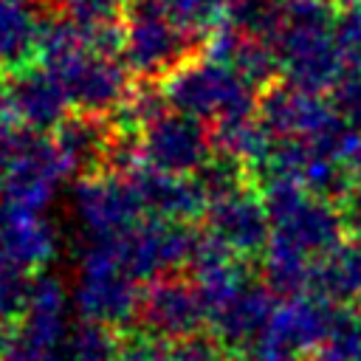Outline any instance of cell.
Returning a JSON list of instances; mask_svg holds the SVG:
<instances>
[{
  "label": "cell",
  "mask_w": 361,
  "mask_h": 361,
  "mask_svg": "<svg viewBox=\"0 0 361 361\" xmlns=\"http://www.w3.org/2000/svg\"><path fill=\"white\" fill-rule=\"evenodd\" d=\"M141 290L138 282L124 271L113 245L104 243H85L76 282H73V305L82 322L104 324V327H124L138 319Z\"/></svg>",
  "instance_id": "1"
},
{
  "label": "cell",
  "mask_w": 361,
  "mask_h": 361,
  "mask_svg": "<svg viewBox=\"0 0 361 361\" xmlns=\"http://www.w3.org/2000/svg\"><path fill=\"white\" fill-rule=\"evenodd\" d=\"M124 65L135 82H164L200 56V45L183 37L152 0H133L124 8Z\"/></svg>",
  "instance_id": "2"
},
{
  "label": "cell",
  "mask_w": 361,
  "mask_h": 361,
  "mask_svg": "<svg viewBox=\"0 0 361 361\" xmlns=\"http://www.w3.org/2000/svg\"><path fill=\"white\" fill-rule=\"evenodd\" d=\"M169 110L186 113L192 118L231 121L251 118V85H245L228 65L214 59H192L178 68L161 85Z\"/></svg>",
  "instance_id": "3"
},
{
  "label": "cell",
  "mask_w": 361,
  "mask_h": 361,
  "mask_svg": "<svg viewBox=\"0 0 361 361\" xmlns=\"http://www.w3.org/2000/svg\"><path fill=\"white\" fill-rule=\"evenodd\" d=\"M200 237L189 223H164L141 220L133 231L107 240L135 282H152L158 276H172L180 268H189Z\"/></svg>",
  "instance_id": "4"
},
{
  "label": "cell",
  "mask_w": 361,
  "mask_h": 361,
  "mask_svg": "<svg viewBox=\"0 0 361 361\" xmlns=\"http://www.w3.org/2000/svg\"><path fill=\"white\" fill-rule=\"evenodd\" d=\"M45 71H51L62 82L73 110L96 116H116L135 87L124 59L102 56L90 48V42Z\"/></svg>",
  "instance_id": "5"
},
{
  "label": "cell",
  "mask_w": 361,
  "mask_h": 361,
  "mask_svg": "<svg viewBox=\"0 0 361 361\" xmlns=\"http://www.w3.org/2000/svg\"><path fill=\"white\" fill-rule=\"evenodd\" d=\"M73 214L85 243H104L133 231L144 217V206L130 175L102 172L82 178L73 189Z\"/></svg>",
  "instance_id": "6"
},
{
  "label": "cell",
  "mask_w": 361,
  "mask_h": 361,
  "mask_svg": "<svg viewBox=\"0 0 361 361\" xmlns=\"http://www.w3.org/2000/svg\"><path fill=\"white\" fill-rule=\"evenodd\" d=\"M141 164L178 178L197 175L214 152L212 130L203 127L200 118H192L178 110H166L152 124L138 133Z\"/></svg>",
  "instance_id": "7"
},
{
  "label": "cell",
  "mask_w": 361,
  "mask_h": 361,
  "mask_svg": "<svg viewBox=\"0 0 361 361\" xmlns=\"http://www.w3.org/2000/svg\"><path fill=\"white\" fill-rule=\"evenodd\" d=\"M135 322L141 324V333L175 344L200 333V324L206 322V307L197 296V288L180 279V274L158 276L141 288Z\"/></svg>",
  "instance_id": "8"
},
{
  "label": "cell",
  "mask_w": 361,
  "mask_h": 361,
  "mask_svg": "<svg viewBox=\"0 0 361 361\" xmlns=\"http://www.w3.org/2000/svg\"><path fill=\"white\" fill-rule=\"evenodd\" d=\"M116 135H118V127L113 116L71 110L68 118L51 133V141L68 178L82 180V178L107 172V158Z\"/></svg>",
  "instance_id": "9"
},
{
  "label": "cell",
  "mask_w": 361,
  "mask_h": 361,
  "mask_svg": "<svg viewBox=\"0 0 361 361\" xmlns=\"http://www.w3.org/2000/svg\"><path fill=\"white\" fill-rule=\"evenodd\" d=\"M6 87H8V99L17 113V121L25 130L39 135L54 133L73 107L62 82L51 71H45L39 62L6 73Z\"/></svg>",
  "instance_id": "10"
},
{
  "label": "cell",
  "mask_w": 361,
  "mask_h": 361,
  "mask_svg": "<svg viewBox=\"0 0 361 361\" xmlns=\"http://www.w3.org/2000/svg\"><path fill=\"white\" fill-rule=\"evenodd\" d=\"M138 200L144 206L147 220H164V223H189L200 214H206L209 200L203 197L195 178H178L164 175L149 166H138L130 175Z\"/></svg>",
  "instance_id": "11"
},
{
  "label": "cell",
  "mask_w": 361,
  "mask_h": 361,
  "mask_svg": "<svg viewBox=\"0 0 361 361\" xmlns=\"http://www.w3.org/2000/svg\"><path fill=\"white\" fill-rule=\"evenodd\" d=\"M206 226H209L206 234H212L217 243H223L234 257L254 254L268 240V214H265L262 203L245 189L209 203Z\"/></svg>",
  "instance_id": "12"
},
{
  "label": "cell",
  "mask_w": 361,
  "mask_h": 361,
  "mask_svg": "<svg viewBox=\"0 0 361 361\" xmlns=\"http://www.w3.org/2000/svg\"><path fill=\"white\" fill-rule=\"evenodd\" d=\"M65 313H68V293L62 279L42 271L31 279L28 305L23 319L17 322V336L37 353L59 350L68 336Z\"/></svg>",
  "instance_id": "13"
},
{
  "label": "cell",
  "mask_w": 361,
  "mask_h": 361,
  "mask_svg": "<svg viewBox=\"0 0 361 361\" xmlns=\"http://www.w3.org/2000/svg\"><path fill=\"white\" fill-rule=\"evenodd\" d=\"M0 254L23 271H39L56 254V226L39 212L0 206Z\"/></svg>",
  "instance_id": "14"
},
{
  "label": "cell",
  "mask_w": 361,
  "mask_h": 361,
  "mask_svg": "<svg viewBox=\"0 0 361 361\" xmlns=\"http://www.w3.org/2000/svg\"><path fill=\"white\" fill-rule=\"evenodd\" d=\"M48 11L42 0H0V71L11 73L31 65Z\"/></svg>",
  "instance_id": "15"
},
{
  "label": "cell",
  "mask_w": 361,
  "mask_h": 361,
  "mask_svg": "<svg viewBox=\"0 0 361 361\" xmlns=\"http://www.w3.org/2000/svg\"><path fill=\"white\" fill-rule=\"evenodd\" d=\"M274 319L271 296L262 288H243L228 305H223L209 322L214 327V336L226 347H245L257 336H265L268 324Z\"/></svg>",
  "instance_id": "16"
},
{
  "label": "cell",
  "mask_w": 361,
  "mask_h": 361,
  "mask_svg": "<svg viewBox=\"0 0 361 361\" xmlns=\"http://www.w3.org/2000/svg\"><path fill=\"white\" fill-rule=\"evenodd\" d=\"M158 11L192 42L206 48L209 37L220 28V14L226 8L223 0H152Z\"/></svg>",
  "instance_id": "17"
},
{
  "label": "cell",
  "mask_w": 361,
  "mask_h": 361,
  "mask_svg": "<svg viewBox=\"0 0 361 361\" xmlns=\"http://www.w3.org/2000/svg\"><path fill=\"white\" fill-rule=\"evenodd\" d=\"M65 353L71 361H118L121 338L113 333V327L79 322L65 338Z\"/></svg>",
  "instance_id": "18"
},
{
  "label": "cell",
  "mask_w": 361,
  "mask_h": 361,
  "mask_svg": "<svg viewBox=\"0 0 361 361\" xmlns=\"http://www.w3.org/2000/svg\"><path fill=\"white\" fill-rule=\"evenodd\" d=\"M31 279L28 271H23L17 262L0 254V330L14 327L28 305Z\"/></svg>",
  "instance_id": "19"
},
{
  "label": "cell",
  "mask_w": 361,
  "mask_h": 361,
  "mask_svg": "<svg viewBox=\"0 0 361 361\" xmlns=\"http://www.w3.org/2000/svg\"><path fill=\"white\" fill-rule=\"evenodd\" d=\"M54 8L56 14L68 17L71 23L87 31L104 23H116L121 0H54Z\"/></svg>",
  "instance_id": "20"
},
{
  "label": "cell",
  "mask_w": 361,
  "mask_h": 361,
  "mask_svg": "<svg viewBox=\"0 0 361 361\" xmlns=\"http://www.w3.org/2000/svg\"><path fill=\"white\" fill-rule=\"evenodd\" d=\"M172 361H226V344L214 333H195L172 344Z\"/></svg>",
  "instance_id": "21"
},
{
  "label": "cell",
  "mask_w": 361,
  "mask_h": 361,
  "mask_svg": "<svg viewBox=\"0 0 361 361\" xmlns=\"http://www.w3.org/2000/svg\"><path fill=\"white\" fill-rule=\"evenodd\" d=\"M118 361H172V344L161 341V338H152L147 333L124 336Z\"/></svg>",
  "instance_id": "22"
},
{
  "label": "cell",
  "mask_w": 361,
  "mask_h": 361,
  "mask_svg": "<svg viewBox=\"0 0 361 361\" xmlns=\"http://www.w3.org/2000/svg\"><path fill=\"white\" fill-rule=\"evenodd\" d=\"M23 361H71L68 353H65V344L59 350H48V353H37V355H28Z\"/></svg>",
  "instance_id": "23"
}]
</instances>
